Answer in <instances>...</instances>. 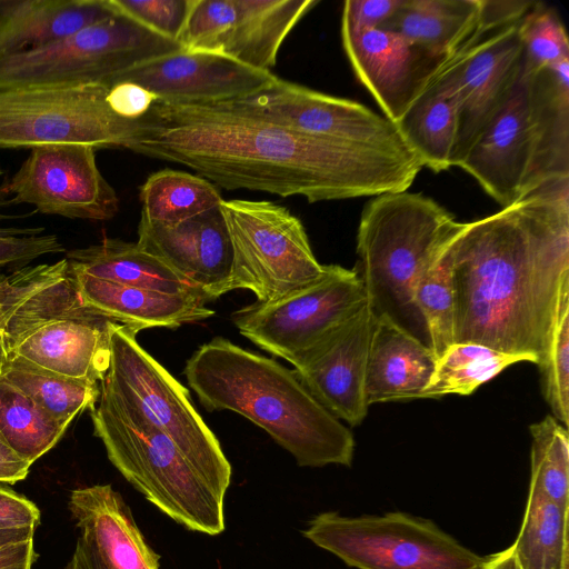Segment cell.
I'll return each mask as SVG.
<instances>
[{
  "instance_id": "obj_38",
  "label": "cell",
  "mask_w": 569,
  "mask_h": 569,
  "mask_svg": "<svg viewBox=\"0 0 569 569\" xmlns=\"http://www.w3.org/2000/svg\"><path fill=\"white\" fill-rule=\"evenodd\" d=\"M543 398L551 416L569 427V293L560 301L543 358L538 363Z\"/></svg>"
},
{
  "instance_id": "obj_34",
  "label": "cell",
  "mask_w": 569,
  "mask_h": 569,
  "mask_svg": "<svg viewBox=\"0 0 569 569\" xmlns=\"http://www.w3.org/2000/svg\"><path fill=\"white\" fill-rule=\"evenodd\" d=\"M522 361L532 362V359L477 343H453L437 359L422 398L471 395L507 367Z\"/></svg>"
},
{
  "instance_id": "obj_28",
  "label": "cell",
  "mask_w": 569,
  "mask_h": 569,
  "mask_svg": "<svg viewBox=\"0 0 569 569\" xmlns=\"http://www.w3.org/2000/svg\"><path fill=\"white\" fill-rule=\"evenodd\" d=\"M66 259L72 270L94 278L169 295L194 296L209 302L201 290L138 242L104 238L97 244L68 251Z\"/></svg>"
},
{
  "instance_id": "obj_10",
  "label": "cell",
  "mask_w": 569,
  "mask_h": 569,
  "mask_svg": "<svg viewBox=\"0 0 569 569\" xmlns=\"http://www.w3.org/2000/svg\"><path fill=\"white\" fill-rule=\"evenodd\" d=\"M219 207L232 247L228 292L247 289L258 302H271L325 273L302 222L286 207L246 199H222Z\"/></svg>"
},
{
  "instance_id": "obj_27",
  "label": "cell",
  "mask_w": 569,
  "mask_h": 569,
  "mask_svg": "<svg viewBox=\"0 0 569 569\" xmlns=\"http://www.w3.org/2000/svg\"><path fill=\"white\" fill-rule=\"evenodd\" d=\"M117 13L111 0H0V52L40 48Z\"/></svg>"
},
{
  "instance_id": "obj_36",
  "label": "cell",
  "mask_w": 569,
  "mask_h": 569,
  "mask_svg": "<svg viewBox=\"0 0 569 569\" xmlns=\"http://www.w3.org/2000/svg\"><path fill=\"white\" fill-rule=\"evenodd\" d=\"M445 247L419 278L415 291L437 359L453 345L455 293Z\"/></svg>"
},
{
  "instance_id": "obj_42",
  "label": "cell",
  "mask_w": 569,
  "mask_h": 569,
  "mask_svg": "<svg viewBox=\"0 0 569 569\" xmlns=\"http://www.w3.org/2000/svg\"><path fill=\"white\" fill-rule=\"evenodd\" d=\"M156 97L132 82H118L109 87L107 103L119 117L127 120L141 118L153 104Z\"/></svg>"
},
{
  "instance_id": "obj_22",
  "label": "cell",
  "mask_w": 569,
  "mask_h": 569,
  "mask_svg": "<svg viewBox=\"0 0 569 569\" xmlns=\"http://www.w3.org/2000/svg\"><path fill=\"white\" fill-rule=\"evenodd\" d=\"M69 509L108 569H159V556L146 542L130 508L110 485L74 489Z\"/></svg>"
},
{
  "instance_id": "obj_8",
  "label": "cell",
  "mask_w": 569,
  "mask_h": 569,
  "mask_svg": "<svg viewBox=\"0 0 569 569\" xmlns=\"http://www.w3.org/2000/svg\"><path fill=\"white\" fill-rule=\"evenodd\" d=\"M303 536L356 569H482L485 557L433 521L405 512L315 516Z\"/></svg>"
},
{
  "instance_id": "obj_11",
  "label": "cell",
  "mask_w": 569,
  "mask_h": 569,
  "mask_svg": "<svg viewBox=\"0 0 569 569\" xmlns=\"http://www.w3.org/2000/svg\"><path fill=\"white\" fill-rule=\"evenodd\" d=\"M108 90L103 83L0 90V148L83 143L121 149L136 120L110 109Z\"/></svg>"
},
{
  "instance_id": "obj_4",
  "label": "cell",
  "mask_w": 569,
  "mask_h": 569,
  "mask_svg": "<svg viewBox=\"0 0 569 569\" xmlns=\"http://www.w3.org/2000/svg\"><path fill=\"white\" fill-rule=\"evenodd\" d=\"M459 168L502 208L569 179V59L536 74L521 72Z\"/></svg>"
},
{
  "instance_id": "obj_45",
  "label": "cell",
  "mask_w": 569,
  "mask_h": 569,
  "mask_svg": "<svg viewBox=\"0 0 569 569\" xmlns=\"http://www.w3.org/2000/svg\"><path fill=\"white\" fill-rule=\"evenodd\" d=\"M33 538L0 548V569H31L36 560Z\"/></svg>"
},
{
  "instance_id": "obj_5",
  "label": "cell",
  "mask_w": 569,
  "mask_h": 569,
  "mask_svg": "<svg viewBox=\"0 0 569 569\" xmlns=\"http://www.w3.org/2000/svg\"><path fill=\"white\" fill-rule=\"evenodd\" d=\"M461 224L421 193L389 192L367 203L357 233L356 270L376 318L389 319L430 347L416 287Z\"/></svg>"
},
{
  "instance_id": "obj_12",
  "label": "cell",
  "mask_w": 569,
  "mask_h": 569,
  "mask_svg": "<svg viewBox=\"0 0 569 569\" xmlns=\"http://www.w3.org/2000/svg\"><path fill=\"white\" fill-rule=\"evenodd\" d=\"M366 303L356 269L326 264L325 273L316 281L278 300L242 307L232 313V321L257 347L296 367Z\"/></svg>"
},
{
  "instance_id": "obj_41",
  "label": "cell",
  "mask_w": 569,
  "mask_h": 569,
  "mask_svg": "<svg viewBox=\"0 0 569 569\" xmlns=\"http://www.w3.org/2000/svg\"><path fill=\"white\" fill-rule=\"evenodd\" d=\"M405 0H347L343 4L341 29L380 28L402 6Z\"/></svg>"
},
{
  "instance_id": "obj_9",
  "label": "cell",
  "mask_w": 569,
  "mask_h": 569,
  "mask_svg": "<svg viewBox=\"0 0 569 569\" xmlns=\"http://www.w3.org/2000/svg\"><path fill=\"white\" fill-rule=\"evenodd\" d=\"M136 329L117 323L104 379L179 448L212 485L227 492L231 466L220 442L194 409L187 389L137 341Z\"/></svg>"
},
{
  "instance_id": "obj_47",
  "label": "cell",
  "mask_w": 569,
  "mask_h": 569,
  "mask_svg": "<svg viewBox=\"0 0 569 569\" xmlns=\"http://www.w3.org/2000/svg\"><path fill=\"white\" fill-rule=\"evenodd\" d=\"M482 569H520L511 547L485 557Z\"/></svg>"
},
{
  "instance_id": "obj_31",
  "label": "cell",
  "mask_w": 569,
  "mask_h": 569,
  "mask_svg": "<svg viewBox=\"0 0 569 569\" xmlns=\"http://www.w3.org/2000/svg\"><path fill=\"white\" fill-rule=\"evenodd\" d=\"M2 377L67 426L93 409L100 396L97 381L60 375L17 356L8 357Z\"/></svg>"
},
{
  "instance_id": "obj_6",
  "label": "cell",
  "mask_w": 569,
  "mask_h": 569,
  "mask_svg": "<svg viewBox=\"0 0 569 569\" xmlns=\"http://www.w3.org/2000/svg\"><path fill=\"white\" fill-rule=\"evenodd\" d=\"M90 417L111 463L147 500L189 530L210 536L224 530L226 492L104 378Z\"/></svg>"
},
{
  "instance_id": "obj_50",
  "label": "cell",
  "mask_w": 569,
  "mask_h": 569,
  "mask_svg": "<svg viewBox=\"0 0 569 569\" xmlns=\"http://www.w3.org/2000/svg\"><path fill=\"white\" fill-rule=\"evenodd\" d=\"M7 360H8V351L6 349L2 336L0 333V378L2 377V371H3Z\"/></svg>"
},
{
  "instance_id": "obj_15",
  "label": "cell",
  "mask_w": 569,
  "mask_h": 569,
  "mask_svg": "<svg viewBox=\"0 0 569 569\" xmlns=\"http://www.w3.org/2000/svg\"><path fill=\"white\" fill-rule=\"evenodd\" d=\"M96 148L83 143H50L30 149L3 184L7 204H32L44 214L104 221L119 211V199L100 172Z\"/></svg>"
},
{
  "instance_id": "obj_24",
  "label": "cell",
  "mask_w": 569,
  "mask_h": 569,
  "mask_svg": "<svg viewBox=\"0 0 569 569\" xmlns=\"http://www.w3.org/2000/svg\"><path fill=\"white\" fill-rule=\"evenodd\" d=\"M437 357L431 348L383 317H375L368 352L367 405L422 398Z\"/></svg>"
},
{
  "instance_id": "obj_17",
  "label": "cell",
  "mask_w": 569,
  "mask_h": 569,
  "mask_svg": "<svg viewBox=\"0 0 569 569\" xmlns=\"http://www.w3.org/2000/svg\"><path fill=\"white\" fill-rule=\"evenodd\" d=\"M276 76L229 57L180 50L144 61L108 79L141 86L168 104H213L238 100L268 87Z\"/></svg>"
},
{
  "instance_id": "obj_18",
  "label": "cell",
  "mask_w": 569,
  "mask_h": 569,
  "mask_svg": "<svg viewBox=\"0 0 569 569\" xmlns=\"http://www.w3.org/2000/svg\"><path fill=\"white\" fill-rule=\"evenodd\" d=\"M343 49L359 81L383 116L398 122L433 80L442 62L392 31L341 29Z\"/></svg>"
},
{
  "instance_id": "obj_13",
  "label": "cell",
  "mask_w": 569,
  "mask_h": 569,
  "mask_svg": "<svg viewBox=\"0 0 569 569\" xmlns=\"http://www.w3.org/2000/svg\"><path fill=\"white\" fill-rule=\"evenodd\" d=\"M221 103L308 134L363 149L416 156L387 117L357 101L318 92L277 76L264 89Z\"/></svg>"
},
{
  "instance_id": "obj_7",
  "label": "cell",
  "mask_w": 569,
  "mask_h": 569,
  "mask_svg": "<svg viewBox=\"0 0 569 569\" xmlns=\"http://www.w3.org/2000/svg\"><path fill=\"white\" fill-rule=\"evenodd\" d=\"M180 50L178 41L118 10L117 14L47 46L0 52V90L104 84L137 64Z\"/></svg>"
},
{
  "instance_id": "obj_37",
  "label": "cell",
  "mask_w": 569,
  "mask_h": 569,
  "mask_svg": "<svg viewBox=\"0 0 569 569\" xmlns=\"http://www.w3.org/2000/svg\"><path fill=\"white\" fill-rule=\"evenodd\" d=\"M523 48L522 73L539 71L569 59V39L558 12L541 2L518 23Z\"/></svg>"
},
{
  "instance_id": "obj_29",
  "label": "cell",
  "mask_w": 569,
  "mask_h": 569,
  "mask_svg": "<svg viewBox=\"0 0 569 569\" xmlns=\"http://www.w3.org/2000/svg\"><path fill=\"white\" fill-rule=\"evenodd\" d=\"M396 126L422 167L433 172L452 167L458 111L447 86L430 82Z\"/></svg>"
},
{
  "instance_id": "obj_46",
  "label": "cell",
  "mask_w": 569,
  "mask_h": 569,
  "mask_svg": "<svg viewBox=\"0 0 569 569\" xmlns=\"http://www.w3.org/2000/svg\"><path fill=\"white\" fill-rule=\"evenodd\" d=\"M66 569H108L93 546L81 536Z\"/></svg>"
},
{
  "instance_id": "obj_26",
  "label": "cell",
  "mask_w": 569,
  "mask_h": 569,
  "mask_svg": "<svg viewBox=\"0 0 569 569\" xmlns=\"http://www.w3.org/2000/svg\"><path fill=\"white\" fill-rule=\"evenodd\" d=\"M480 11L481 0H405L380 28L398 33L445 64L495 33L481 21Z\"/></svg>"
},
{
  "instance_id": "obj_43",
  "label": "cell",
  "mask_w": 569,
  "mask_h": 569,
  "mask_svg": "<svg viewBox=\"0 0 569 569\" xmlns=\"http://www.w3.org/2000/svg\"><path fill=\"white\" fill-rule=\"evenodd\" d=\"M39 520L40 511L32 501L0 486V530L36 529Z\"/></svg>"
},
{
  "instance_id": "obj_23",
  "label": "cell",
  "mask_w": 569,
  "mask_h": 569,
  "mask_svg": "<svg viewBox=\"0 0 569 569\" xmlns=\"http://www.w3.org/2000/svg\"><path fill=\"white\" fill-rule=\"evenodd\" d=\"M117 323L103 316L51 321L29 332L8 357L98 382L109 369L111 331Z\"/></svg>"
},
{
  "instance_id": "obj_16",
  "label": "cell",
  "mask_w": 569,
  "mask_h": 569,
  "mask_svg": "<svg viewBox=\"0 0 569 569\" xmlns=\"http://www.w3.org/2000/svg\"><path fill=\"white\" fill-rule=\"evenodd\" d=\"M518 23L458 53L432 80L447 86L457 103L458 132L452 166L459 167L465 160L519 81L523 48Z\"/></svg>"
},
{
  "instance_id": "obj_14",
  "label": "cell",
  "mask_w": 569,
  "mask_h": 569,
  "mask_svg": "<svg viewBox=\"0 0 569 569\" xmlns=\"http://www.w3.org/2000/svg\"><path fill=\"white\" fill-rule=\"evenodd\" d=\"M315 0H192L178 39L182 49L229 57L270 71L293 27Z\"/></svg>"
},
{
  "instance_id": "obj_30",
  "label": "cell",
  "mask_w": 569,
  "mask_h": 569,
  "mask_svg": "<svg viewBox=\"0 0 569 569\" xmlns=\"http://www.w3.org/2000/svg\"><path fill=\"white\" fill-rule=\"evenodd\" d=\"M569 507L529 486L521 527L510 546L520 569H568Z\"/></svg>"
},
{
  "instance_id": "obj_35",
  "label": "cell",
  "mask_w": 569,
  "mask_h": 569,
  "mask_svg": "<svg viewBox=\"0 0 569 569\" xmlns=\"http://www.w3.org/2000/svg\"><path fill=\"white\" fill-rule=\"evenodd\" d=\"M531 443L530 486L551 501L569 507V435L551 415L529 427Z\"/></svg>"
},
{
  "instance_id": "obj_25",
  "label": "cell",
  "mask_w": 569,
  "mask_h": 569,
  "mask_svg": "<svg viewBox=\"0 0 569 569\" xmlns=\"http://www.w3.org/2000/svg\"><path fill=\"white\" fill-rule=\"evenodd\" d=\"M72 271L87 307L137 331L148 328L174 329L214 315L202 298L124 286Z\"/></svg>"
},
{
  "instance_id": "obj_51",
  "label": "cell",
  "mask_w": 569,
  "mask_h": 569,
  "mask_svg": "<svg viewBox=\"0 0 569 569\" xmlns=\"http://www.w3.org/2000/svg\"><path fill=\"white\" fill-rule=\"evenodd\" d=\"M1 174H2V170H1V168H0V176H1Z\"/></svg>"
},
{
  "instance_id": "obj_3",
  "label": "cell",
  "mask_w": 569,
  "mask_h": 569,
  "mask_svg": "<svg viewBox=\"0 0 569 569\" xmlns=\"http://www.w3.org/2000/svg\"><path fill=\"white\" fill-rule=\"evenodd\" d=\"M183 375L208 411L230 410L262 428L300 467H350L352 432L276 360L216 337L188 359Z\"/></svg>"
},
{
  "instance_id": "obj_21",
  "label": "cell",
  "mask_w": 569,
  "mask_h": 569,
  "mask_svg": "<svg viewBox=\"0 0 569 569\" xmlns=\"http://www.w3.org/2000/svg\"><path fill=\"white\" fill-rule=\"evenodd\" d=\"M96 316L101 315L83 303L66 258L0 273V333L8 353L40 326Z\"/></svg>"
},
{
  "instance_id": "obj_19",
  "label": "cell",
  "mask_w": 569,
  "mask_h": 569,
  "mask_svg": "<svg viewBox=\"0 0 569 569\" xmlns=\"http://www.w3.org/2000/svg\"><path fill=\"white\" fill-rule=\"evenodd\" d=\"M375 316L368 302L293 367L308 391L336 418L355 427L368 412L365 379Z\"/></svg>"
},
{
  "instance_id": "obj_32",
  "label": "cell",
  "mask_w": 569,
  "mask_h": 569,
  "mask_svg": "<svg viewBox=\"0 0 569 569\" xmlns=\"http://www.w3.org/2000/svg\"><path fill=\"white\" fill-rule=\"evenodd\" d=\"M141 217L173 226L203 213L222 201L218 188L186 171L164 169L148 177L140 188Z\"/></svg>"
},
{
  "instance_id": "obj_2",
  "label": "cell",
  "mask_w": 569,
  "mask_h": 569,
  "mask_svg": "<svg viewBox=\"0 0 569 569\" xmlns=\"http://www.w3.org/2000/svg\"><path fill=\"white\" fill-rule=\"evenodd\" d=\"M445 254L455 293L453 343L522 355L538 365L569 293V179L462 222Z\"/></svg>"
},
{
  "instance_id": "obj_48",
  "label": "cell",
  "mask_w": 569,
  "mask_h": 569,
  "mask_svg": "<svg viewBox=\"0 0 569 569\" xmlns=\"http://www.w3.org/2000/svg\"><path fill=\"white\" fill-rule=\"evenodd\" d=\"M7 192L4 190V187L2 186L0 188V206L7 204ZM17 218L12 216H6L0 213V220ZM43 228H27V229H20V228H0V237H13V236H34L39 232L43 231Z\"/></svg>"
},
{
  "instance_id": "obj_20",
  "label": "cell",
  "mask_w": 569,
  "mask_h": 569,
  "mask_svg": "<svg viewBox=\"0 0 569 569\" xmlns=\"http://www.w3.org/2000/svg\"><path fill=\"white\" fill-rule=\"evenodd\" d=\"M137 242L201 290L209 301L228 292L232 247L219 206L173 226L141 217Z\"/></svg>"
},
{
  "instance_id": "obj_49",
  "label": "cell",
  "mask_w": 569,
  "mask_h": 569,
  "mask_svg": "<svg viewBox=\"0 0 569 569\" xmlns=\"http://www.w3.org/2000/svg\"><path fill=\"white\" fill-rule=\"evenodd\" d=\"M34 531H36V529H32V528L0 530V548L4 547L7 545L32 539L34 536Z\"/></svg>"
},
{
  "instance_id": "obj_1",
  "label": "cell",
  "mask_w": 569,
  "mask_h": 569,
  "mask_svg": "<svg viewBox=\"0 0 569 569\" xmlns=\"http://www.w3.org/2000/svg\"><path fill=\"white\" fill-rule=\"evenodd\" d=\"M196 171L214 186L309 202L401 192L423 168L413 154L308 134L223 103L154 101L122 148Z\"/></svg>"
},
{
  "instance_id": "obj_33",
  "label": "cell",
  "mask_w": 569,
  "mask_h": 569,
  "mask_svg": "<svg viewBox=\"0 0 569 569\" xmlns=\"http://www.w3.org/2000/svg\"><path fill=\"white\" fill-rule=\"evenodd\" d=\"M68 428L18 387L0 378V432L32 465L52 449Z\"/></svg>"
},
{
  "instance_id": "obj_44",
  "label": "cell",
  "mask_w": 569,
  "mask_h": 569,
  "mask_svg": "<svg viewBox=\"0 0 569 569\" xmlns=\"http://www.w3.org/2000/svg\"><path fill=\"white\" fill-rule=\"evenodd\" d=\"M30 463L22 459L6 441L0 432V483H16L23 480Z\"/></svg>"
},
{
  "instance_id": "obj_40",
  "label": "cell",
  "mask_w": 569,
  "mask_h": 569,
  "mask_svg": "<svg viewBox=\"0 0 569 569\" xmlns=\"http://www.w3.org/2000/svg\"><path fill=\"white\" fill-rule=\"evenodd\" d=\"M63 251L56 234L0 237V269L27 264L41 256Z\"/></svg>"
},
{
  "instance_id": "obj_39",
  "label": "cell",
  "mask_w": 569,
  "mask_h": 569,
  "mask_svg": "<svg viewBox=\"0 0 569 569\" xmlns=\"http://www.w3.org/2000/svg\"><path fill=\"white\" fill-rule=\"evenodd\" d=\"M120 12L153 32L178 41L192 0H111Z\"/></svg>"
}]
</instances>
